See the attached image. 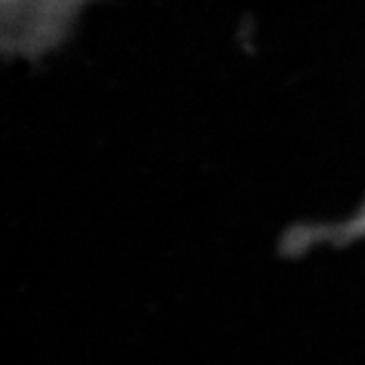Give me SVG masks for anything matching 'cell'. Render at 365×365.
<instances>
[{"label":"cell","instance_id":"cell-1","mask_svg":"<svg viewBox=\"0 0 365 365\" xmlns=\"http://www.w3.org/2000/svg\"><path fill=\"white\" fill-rule=\"evenodd\" d=\"M95 0H2V51L36 61L58 51Z\"/></svg>","mask_w":365,"mask_h":365}]
</instances>
